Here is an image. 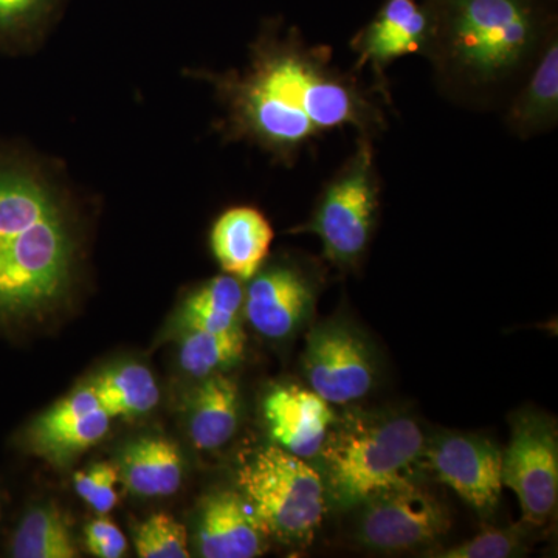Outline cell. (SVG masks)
Wrapping results in <instances>:
<instances>
[{"label": "cell", "instance_id": "6da1fadb", "mask_svg": "<svg viewBox=\"0 0 558 558\" xmlns=\"http://www.w3.org/2000/svg\"><path fill=\"white\" fill-rule=\"evenodd\" d=\"M231 128L279 159L351 126L366 137L385 128L384 112L354 73L341 72L328 47L307 46L295 33L256 47L244 75L223 80Z\"/></svg>", "mask_w": 558, "mask_h": 558}, {"label": "cell", "instance_id": "7a4b0ae2", "mask_svg": "<svg viewBox=\"0 0 558 558\" xmlns=\"http://www.w3.org/2000/svg\"><path fill=\"white\" fill-rule=\"evenodd\" d=\"M73 241L49 186L0 167V319L31 317L68 292Z\"/></svg>", "mask_w": 558, "mask_h": 558}, {"label": "cell", "instance_id": "3957f363", "mask_svg": "<svg viewBox=\"0 0 558 558\" xmlns=\"http://www.w3.org/2000/svg\"><path fill=\"white\" fill-rule=\"evenodd\" d=\"M425 442L421 425L402 413L351 414L333 422L318 454L326 492L339 508H359L374 495L409 483Z\"/></svg>", "mask_w": 558, "mask_h": 558}, {"label": "cell", "instance_id": "277c9868", "mask_svg": "<svg viewBox=\"0 0 558 558\" xmlns=\"http://www.w3.org/2000/svg\"><path fill=\"white\" fill-rule=\"evenodd\" d=\"M537 33L527 0H446L429 53L470 83L490 84L527 60Z\"/></svg>", "mask_w": 558, "mask_h": 558}, {"label": "cell", "instance_id": "5b68a950", "mask_svg": "<svg viewBox=\"0 0 558 558\" xmlns=\"http://www.w3.org/2000/svg\"><path fill=\"white\" fill-rule=\"evenodd\" d=\"M238 487L267 537L286 545L311 542L325 517L322 472L275 444L241 465Z\"/></svg>", "mask_w": 558, "mask_h": 558}, {"label": "cell", "instance_id": "8992f818", "mask_svg": "<svg viewBox=\"0 0 558 558\" xmlns=\"http://www.w3.org/2000/svg\"><path fill=\"white\" fill-rule=\"evenodd\" d=\"M380 207V183L371 137L360 135L357 148L329 180L303 233L317 234L323 255L339 269L355 267L368 248Z\"/></svg>", "mask_w": 558, "mask_h": 558}, {"label": "cell", "instance_id": "52a82bcc", "mask_svg": "<svg viewBox=\"0 0 558 558\" xmlns=\"http://www.w3.org/2000/svg\"><path fill=\"white\" fill-rule=\"evenodd\" d=\"M501 480L519 497L524 523L542 526L550 519L558 499V435L553 418L527 409L513 414L501 454Z\"/></svg>", "mask_w": 558, "mask_h": 558}, {"label": "cell", "instance_id": "ba28073f", "mask_svg": "<svg viewBox=\"0 0 558 558\" xmlns=\"http://www.w3.org/2000/svg\"><path fill=\"white\" fill-rule=\"evenodd\" d=\"M360 545L376 553L429 548L449 532L450 517L438 498L411 481L380 492L359 506Z\"/></svg>", "mask_w": 558, "mask_h": 558}, {"label": "cell", "instance_id": "9c48e42d", "mask_svg": "<svg viewBox=\"0 0 558 558\" xmlns=\"http://www.w3.org/2000/svg\"><path fill=\"white\" fill-rule=\"evenodd\" d=\"M304 373L312 391L329 405H348L369 395L376 363L357 330L343 322H328L307 337Z\"/></svg>", "mask_w": 558, "mask_h": 558}, {"label": "cell", "instance_id": "30bf717a", "mask_svg": "<svg viewBox=\"0 0 558 558\" xmlns=\"http://www.w3.org/2000/svg\"><path fill=\"white\" fill-rule=\"evenodd\" d=\"M501 454L494 440L473 433L442 432L427 440L422 459L440 483L487 517L501 497Z\"/></svg>", "mask_w": 558, "mask_h": 558}, {"label": "cell", "instance_id": "8fae6325", "mask_svg": "<svg viewBox=\"0 0 558 558\" xmlns=\"http://www.w3.org/2000/svg\"><path fill=\"white\" fill-rule=\"evenodd\" d=\"M433 36L435 17L416 0H387L376 17L351 40L359 57L355 69L368 65L379 90L389 100L385 70L407 54L429 53Z\"/></svg>", "mask_w": 558, "mask_h": 558}, {"label": "cell", "instance_id": "7c38bea8", "mask_svg": "<svg viewBox=\"0 0 558 558\" xmlns=\"http://www.w3.org/2000/svg\"><path fill=\"white\" fill-rule=\"evenodd\" d=\"M109 425V414L87 384L36 417L25 433V444L51 464H64L97 446Z\"/></svg>", "mask_w": 558, "mask_h": 558}, {"label": "cell", "instance_id": "4fadbf2b", "mask_svg": "<svg viewBox=\"0 0 558 558\" xmlns=\"http://www.w3.org/2000/svg\"><path fill=\"white\" fill-rule=\"evenodd\" d=\"M314 303L311 278L292 264H277L250 279L242 314L260 336L282 340L303 325Z\"/></svg>", "mask_w": 558, "mask_h": 558}, {"label": "cell", "instance_id": "5bb4252c", "mask_svg": "<svg viewBox=\"0 0 558 558\" xmlns=\"http://www.w3.org/2000/svg\"><path fill=\"white\" fill-rule=\"evenodd\" d=\"M275 446L303 459L318 457L336 417L325 399L311 388L278 385L263 402Z\"/></svg>", "mask_w": 558, "mask_h": 558}, {"label": "cell", "instance_id": "9a60e30c", "mask_svg": "<svg viewBox=\"0 0 558 558\" xmlns=\"http://www.w3.org/2000/svg\"><path fill=\"white\" fill-rule=\"evenodd\" d=\"M266 532L240 492L218 490L202 502L197 548L205 558H255L266 550Z\"/></svg>", "mask_w": 558, "mask_h": 558}, {"label": "cell", "instance_id": "2e32d148", "mask_svg": "<svg viewBox=\"0 0 558 558\" xmlns=\"http://www.w3.org/2000/svg\"><path fill=\"white\" fill-rule=\"evenodd\" d=\"M209 241L223 274L250 281L269 256L274 229L259 209L234 207L216 220Z\"/></svg>", "mask_w": 558, "mask_h": 558}, {"label": "cell", "instance_id": "e0dca14e", "mask_svg": "<svg viewBox=\"0 0 558 558\" xmlns=\"http://www.w3.org/2000/svg\"><path fill=\"white\" fill-rule=\"evenodd\" d=\"M240 389L226 374L205 377L189 402V433L199 450H218L229 444L240 424Z\"/></svg>", "mask_w": 558, "mask_h": 558}, {"label": "cell", "instance_id": "ac0fdd59", "mask_svg": "<svg viewBox=\"0 0 558 558\" xmlns=\"http://www.w3.org/2000/svg\"><path fill=\"white\" fill-rule=\"evenodd\" d=\"M117 468L124 486L140 497H168L182 484V454L168 439L135 440L121 451Z\"/></svg>", "mask_w": 558, "mask_h": 558}, {"label": "cell", "instance_id": "d6986e66", "mask_svg": "<svg viewBox=\"0 0 558 558\" xmlns=\"http://www.w3.org/2000/svg\"><path fill=\"white\" fill-rule=\"evenodd\" d=\"M244 288L238 278L219 275L202 284L183 301L172 323L175 333L183 330H229L241 326Z\"/></svg>", "mask_w": 558, "mask_h": 558}, {"label": "cell", "instance_id": "ffe728a7", "mask_svg": "<svg viewBox=\"0 0 558 558\" xmlns=\"http://www.w3.org/2000/svg\"><path fill=\"white\" fill-rule=\"evenodd\" d=\"M89 387L110 418L142 416L156 409L160 398L153 373L140 363L110 366L97 374Z\"/></svg>", "mask_w": 558, "mask_h": 558}, {"label": "cell", "instance_id": "44dd1931", "mask_svg": "<svg viewBox=\"0 0 558 558\" xmlns=\"http://www.w3.org/2000/svg\"><path fill=\"white\" fill-rule=\"evenodd\" d=\"M558 117V46L550 40L527 86L509 110L510 128L521 135L556 124Z\"/></svg>", "mask_w": 558, "mask_h": 558}, {"label": "cell", "instance_id": "7402d4cb", "mask_svg": "<svg viewBox=\"0 0 558 558\" xmlns=\"http://www.w3.org/2000/svg\"><path fill=\"white\" fill-rule=\"evenodd\" d=\"M244 330H183L179 333L180 368L193 377L213 376L233 368L244 357Z\"/></svg>", "mask_w": 558, "mask_h": 558}, {"label": "cell", "instance_id": "603a6c76", "mask_svg": "<svg viewBox=\"0 0 558 558\" xmlns=\"http://www.w3.org/2000/svg\"><path fill=\"white\" fill-rule=\"evenodd\" d=\"M16 558H75V542L65 517L54 505L38 506L25 513L11 539Z\"/></svg>", "mask_w": 558, "mask_h": 558}, {"label": "cell", "instance_id": "cb8c5ba5", "mask_svg": "<svg viewBox=\"0 0 558 558\" xmlns=\"http://www.w3.org/2000/svg\"><path fill=\"white\" fill-rule=\"evenodd\" d=\"M135 553L142 558H189V534L178 520L157 513L143 521L134 534Z\"/></svg>", "mask_w": 558, "mask_h": 558}, {"label": "cell", "instance_id": "d4e9b609", "mask_svg": "<svg viewBox=\"0 0 558 558\" xmlns=\"http://www.w3.org/2000/svg\"><path fill=\"white\" fill-rule=\"evenodd\" d=\"M526 534L520 529H488L469 542L428 554L439 558H512L526 553Z\"/></svg>", "mask_w": 558, "mask_h": 558}, {"label": "cell", "instance_id": "484cf974", "mask_svg": "<svg viewBox=\"0 0 558 558\" xmlns=\"http://www.w3.org/2000/svg\"><path fill=\"white\" fill-rule=\"evenodd\" d=\"M119 468L109 462H100L73 475L76 494L100 515L109 513L119 502Z\"/></svg>", "mask_w": 558, "mask_h": 558}, {"label": "cell", "instance_id": "4316f807", "mask_svg": "<svg viewBox=\"0 0 558 558\" xmlns=\"http://www.w3.org/2000/svg\"><path fill=\"white\" fill-rule=\"evenodd\" d=\"M54 0H0V33L11 35L46 16Z\"/></svg>", "mask_w": 558, "mask_h": 558}, {"label": "cell", "instance_id": "83f0119b", "mask_svg": "<svg viewBox=\"0 0 558 558\" xmlns=\"http://www.w3.org/2000/svg\"><path fill=\"white\" fill-rule=\"evenodd\" d=\"M87 549L98 558H120L126 554L128 542L113 521L100 517L84 527Z\"/></svg>", "mask_w": 558, "mask_h": 558}]
</instances>
